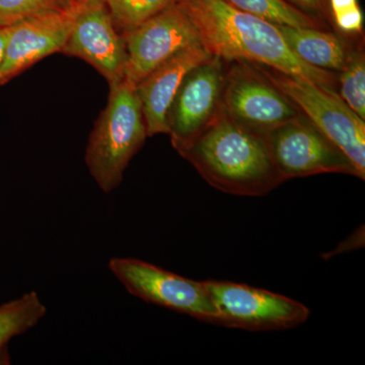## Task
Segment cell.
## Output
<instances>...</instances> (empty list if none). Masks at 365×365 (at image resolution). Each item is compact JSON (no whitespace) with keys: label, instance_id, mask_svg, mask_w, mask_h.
<instances>
[{"label":"cell","instance_id":"cell-21","mask_svg":"<svg viewBox=\"0 0 365 365\" xmlns=\"http://www.w3.org/2000/svg\"><path fill=\"white\" fill-rule=\"evenodd\" d=\"M288 4L304 11V13L316 16L319 20L330 19L329 0H285Z\"/></svg>","mask_w":365,"mask_h":365},{"label":"cell","instance_id":"cell-7","mask_svg":"<svg viewBox=\"0 0 365 365\" xmlns=\"http://www.w3.org/2000/svg\"><path fill=\"white\" fill-rule=\"evenodd\" d=\"M222 110L242 126L266 136L302 114L253 63L234 61L225 71Z\"/></svg>","mask_w":365,"mask_h":365},{"label":"cell","instance_id":"cell-2","mask_svg":"<svg viewBox=\"0 0 365 365\" xmlns=\"http://www.w3.org/2000/svg\"><path fill=\"white\" fill-rule=\"evenodd\" d=\"M180 155L213 188L232 195L264 196L287 181L266 137L237 123L222 109Z\"/></svg>","mask_w":365,"mask_h":365},{"label":"cell","instance_id":"cell-18","mask_svg":"<svg viewBox=\"0 0 365 365\" xmlns=\"http://www.w3.org/2000/svg\"><path fill=\"white\" fill-rule=\"evenodd\" d=\"M362 50H350L337 85L339 96L362 119H365V59Z\"/></svg>","mask_w":365,"mask_h":365},{"label":"cell","instance_id":"cell-4","mask_svg":"<svg viewBox=\"0 0 365 365\" xmlns=\"http://www.w3.org/2000/svg\"><path fill=\"white\" fill-rule=\"evenodd\" d=\"M255 66L349 158L359 179L364 180V120L346 104L339 93L270 67Z\"/></svg>","mask_w":365,"mask_h":365},{"label":"cell","instance_id":"cell-23","mask_svg":"<svg viewBox=\"0 0 365 365\" xmlns=\"http://www.w3.org/2000/svg\"><path fill=\"white\" fill-rule=\"evenodd\" d=\"M9 32H11V26H0V66H1L2 60H4V51H6V46L7 39H9Z\"/></svg>","mask_w":365,"mask_h":365},{"label":"cell","instance_id":"cell-16","mask_svg":"<svg viewBox=\"0 0 365 365\" xmlns=\"http://www.w3.org/2000/svg\"><path fill=\"white\" fill-rule=\"evenodd\" d=\"M228 4L277 26L325 29L323 20L304 13L285 0H225Z\"/></svg>","mask_w":365,"mask_h":365},{"label":"cell","instance_id":"cell-8","mask_svg":"<svg viewBox=\"0 0 365 365\" xmlns=\"http://www.w3.org/2000/svg\"><path fill=\"white\" fill-rule=\"evenodd\" d=\"M265 137L274 163L287 181L333 173L359 178L349 158L304 114Z\"/></svg>","mask_w":365,"mask_h":365},{"label":"cell","instance_id":"cell-10","mask_svg":"<svg viewBox=\"0 0 365 365\" xmlns=\"http://www.w3.org/2000/svg\"><path fill=\"white\" fill-rule=\"evenodd\" d=\"M61 53L85 60L104 76L109 86L126 78L128 52L105 1L76 4L71 28Z\"/></svg>","mask_w":365,"mask_h":365},{"label":"cell","instance_id":"cell-12","mask_svg":"<svg viewBox=\"0 0 365 365\" xmlns=\"http://www.w3.org/2000/svg\"><path fill=\"white\" fill-rule=\"evenodd\" d=\"M71 28V13L43 14L11 25L0 66V86L40 60L61 53Z\"/></svg>","mask_w":365,"mask_h":365},{"label":"cell","instance_id":"cell-17","mask_svg":"<svg viewBox=\"0 0 365 365\" xmlns=\"http://www.w3.org/2000/svg\"><path fill=\"white\" fill-rule=\"evenodd\" d=\"M176 2L177 0H105L113 23L122 36Z\"/></svg>","mask_w":365,"mask_h":365},{"label":"cell","instance_id":"cell-24","mask_svg":"<svg viewBox=\"0 0 365 365\" xmlns=\"http://www.w3.org/2000/svg\"><path fill=\"white\" fill-rule=\"evenodd\" d=\"M86 1H91V0H73V4L76 6V4H83V2ZM103 1H105V0H103Z\"/></svg>","mask_w":365,"mask_h":365},{"label":"cell","instance_id":"cell-15","mask_svg":"<svg viewBox=\"0 0 365 365\" xmlns=\"http://www.w3.org/2000/svg\"><path fill=\"white\" fill-rule=\"evenodd\" d=\"M47 314V307L36 292L0 304V361L14 337L34 328Z\"/></svg>","mask_w":365,"mask_h":365},{"label":"cell","instance_id":"cell-22","mask_svg":"<svg viewBox=\"0 0 365 365\" xmlns=\"http://www.w3.org/2000/svg\"><path fill=\"white\" fill-rule=\"evenodd\" d=\"M364 246V227H361L359 230L350 235L347 240L341 242L337 249L334 250L331 253L323 255L324 258L329 259L336 255L347 253L354 249H359Z\"/></svg>","mask_w":365,"mask_h":365},{"label":"cell","instance_id":"cell-20","mask_svg":"<svg viewBox=\"0 0 365 365\" xmlns=\"http://www.w3.org/2000/svg\"><path fill=\"white\" fill-rule=\"evenodd\" d=\"M330 16L338 30L346 35H360L364 31V13L359 0H329Z\"/></svg>","mask_w":365,"mask_h":365},{"label":"cell","instance_id":"cell-5","mask_svg":"<svg viewBox=\"0 0 365 365\" xmlns=\"http://www.w3.org/2000/svg\"><path fill=\"white\" fill-rule=\"evenodd\" d=\"M217 309V325L248 331H279L306 323L311 309L269 290L228 282L203 281Z\"/></svg>","mask_w":365,"mask_h":365},{"label":"cell","instance_id":"cell-6","mask_svg":"<svg viewBox=\"0 0 365 365\" xmlns=\"http://www.w3.org/2000/svg\"><path fill=\"white\" fill-rule=\"evenodd\" d=\"M108 267L134 297L199 321L216 324L217 309L203 281L188 279L134 258L115 257Z\"/></svg>","mask_w":365,"mask_h":365},{"label":"cell","instance_id":"cell-13","mask_svg":"<svg viewBox=\"0 0 365 365\" xmlns=\"http://www.w3.org/2000/svg\"><path fill=\"white\" fill-rule=\"evenodd\" d=\"M211 56L202 44L191 46L170 57L136 86L148 136L168 134V113L182 81Z\"/></svg>","mask_w":365,"mask_h":365},{"label":"cell","instance_id":"cell-1","mask_svg":"<svg viewBox=\"0 0 365 365\" xmlns=\"http://www.w3.org/2000/svg\"><path fill=\"white\" fill-rule=\"evenodd\" d=\"M195 26L201 44L225 61H245L270 67L336 91L335 72L302 61L280 32L279 26L245 13L225 0H177Z\"/></svg>","mask_w":365,"mask_h":365},{"label":"cell","instance_id":"cell-19","mask_svg":"<svg viewBox=\"0 0 365 365\" xmlns=\"http://www.w3.org/2000/svg\"><path fill=\"white\" fill-rule=\"evenodd\" d=\"M73 0H0V26L49 14H71Z\"/></svg>","mask_w":365,"mask_h":365},{"label":"cell","instance_id":"cell-14","mask_svg":"<svg viewBox=\"0 0 365 365\" xmlns=\"http://www.w3.org/2000/svg\"><path fill=\"white\" fill-rule=\"evenodd\" d=\"M288 47L309 66L327 71H341L351 48L335 34L321 29L278 26Z\"/></svg>","mask_w":365,"mask_h":365},{"label":"cell","instance_id":"cell-3","mask_svg":"<svg viewBox=\"0 0 365 365\" xmlns=\"http://www.w3.org/2000/svg\"><path fill=\"white\" fill-rule=\"evenodd\" d=\"M109 86L107 106L96 121L86 151L91 177L105 193L120 186L125 170L148 137L136 86L126 79Z\"/></svg>","mask_w":365,"mask_h":365},{"label":"cell","instance_id":"cell-9","mask_svg":"<svg viewBox=\"0 0 365 365\" xmlns=\"http://www.w3.org/2000/svg\"><path fill=\"white\" fill-rule=\"evenodd\" d=\"M225 71V60L211 56L182 81L168 113V134L178 153L186 150L222 111Z\"/></svg>","mask_w":365,"mask_h":365},{"label":"cell","instance_id":"cell-11","mask_svg":"<svg viewBox=\"0 0 365 365\" xmlns=\"http://www.w3.org/2000/svg\"><path fill=\"white\" fill-rule=\"evenodd\" d=\"M123 38L128 52L125 79L134 86L177 53L201 44L195 26L177 2Z\"/></svg>","mask_w":365,"mask_h":365}]
</instances>
